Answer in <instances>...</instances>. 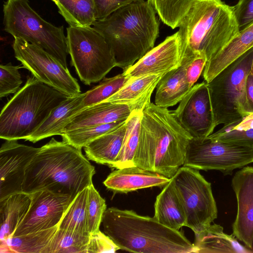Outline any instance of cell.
Returning a JSON list of instances; mask_svg holds the SVG:
<instances>
[{"mask_svg":"<svg viewBox=\"0 0 253 253\" xmlns=\"http://www.w3.org/2000/svg\"><path fill=\"white\" fill-rule=\"evenodd\" d=\"M95 173L81 149L52 138L27 167L22 190L28 194L48 190L75 198L92 184Z\"/></svg>","mask_w":253,"mask_h":253,"instance_id":"6da1fadb","label":"cell"},{"mask_svg":"<svg viewBox=\"0 0 253 253\" xmlns=\"http://www.w3.org/2000/svg\"><path fill=\"white\" fill-rule=\"evenodd\" d=\"M192 138L171 111L149 101L142 111L135 166L171 178L183 166Z\"/></svg>","mask_w":253,"mask_h":253,"instance_id":"7a4b0ae2","label":"cell"},{"mask_svg":"<svg viewBox=\"0 0 253 253\" xmlns=\"http://www.w3.org/2000/svg\"><path fill=\"white\" fill-rule=\"evenodd\" d=\"M156 14L147 0H139L92 24L111 48L117 67L123 72L154 47L160 27Z\"/></svg>","mask_w":253,"mask_h":253,"instance_id":"3957f363","label":"cell"},{"mask_svg":"<svg viewBox=\"0 0 253 253\" xmlns=\"http://www.w3.org/2000/svg\"><path fill=\"white\" fill-rule=\"evenodd\" d=\"M101 223L104 233L120 250L138 253H196L194 244L180 231L132 210L106 209Z\"/></svg>","mask_w":253,"mask_h":253,"instance_id":"277c9868","label":"cell"},{"mask_svg":"<svg viewBox=\"0 0 253 253\" xmlns=\"http://www.w3.org/2000/svg\"><path fill=\"white\" fill-rule=\"evenodd\" d=\"M178 28L182 44L204 53L207 61L240 32L233 6L221 0H195Z\"/></svg>","mask_w":253,"mask_h":253,"instance_id":"5b68a950","label":"cell"},{"mask_svg":"<svg viewBox=\"0 0 253 253\" xmlns=\"http://www.w3.org/2000/svg\"><path fill=\"white\" fill-rule=\"evenodd\" d=\"M68 97L34 76H28L24 86L1 110L0 138L25 140Z\"/></svg>","mask_w":253,"mask_h":253,"instance_id":"8992f818","label":"cell"},{"mask_svg":"<svg viewBox=\"0 0 253 253\" xmlns=\"http://www.w3.org/2000/svg\"><path fill=\"white\" fill-rule=\"evenodd\" d=\"M3 11L6 32L44 49L68 68L69 52L63 26L56 27L45 21L28 0H7Z\"/></svg>","mask_w":253,"mask_h":253,"instance_id":"52a82bcc","label":"cell"},{"mask_svg":"<svg viewBox=\"0 0 253 253\" xmlns=\"http://www.w3.org/2000/svg\"><path fill=\"white\" fill-rule=\"evenodd\" d=\"M253 59V47L208 83L216 126L228 125L249 115L246 83Z\"/></svg>","mask_w":253,"mask_h":253,"instance_id":"ba28073f","label":"cell"},{"mask_svg":"<svg viewBox=\"0 0 253 253\" xmlns=\"http://www.w3.org/2000/svg\"><path fill=\"white\" fill-rule=\"evenodd\" d=\"M67 43L72 65L85 85L97 83L117 64L103 36L92 27L67 28Z\"/></svg>","mask_w":253,"mask_h":253,"instance_id":"9c48e42d","label":"cell"},{"mask_svg":"<svg viewBox=\"0 0 253 253\" xmlns=\"http://www.w3.org/2000/svg\"><path fill=\"white\" fill-rule=\"evenodd\" d=\"M183 206L185 226L198 234L205 230L217 217V209L211 183L198 169L180 167L171 177Z\"/></svg>","mask_w":253,"mask_h":253,"instance_id":"30bf717a","label":"cell"},{"mask_svg":"<svg viewBox=\"0 0 253 253\" xmlns=\"http://www.w3.org/2000/svg\"><path fill=\"white\" fill-rule=\"evenodd\" d=\"M252 163L253 148L208 136L190 140L183 166L198 170H219L226 175Z\"/></svg>","mask_w":253,"mask_h":253,"instance_id":"8fae6325","label":"cell"},{"mask_svg":"<svg viewBox=\"0 0 253 253\" xmlns=\"http://www.w3.org/2000/svg\"><path fill=\"white\" fill-rule=\"evenodd\" d=\"M15 58L40 82L69 97L81 93L76 79L56 58L44 49L27 41L14 38L12 44Z\"/></svg>","mask_w":253,"mask_h":253,"instance_id":"7c38bea8","label":"cell"},{"mask_svg":"<svg viewBox=\"0 0 253 253\" xmlns=\"http://www.w3.org/2000/svg\"><path fill=\"white\" fill-rule=\"evenodd\" d=\"M171 112L193 138L209 136L216 126L206 81L194 84Z\"/></svg>","mask_w":253,"mask_h":253,"instance_id":"4fadbf2b","label":"cell"},{"mask_svg":"<svg viewBox=\"0 0 253 253\" xmlns=\"http://www.w3.org/2000/svg\"><path fill=\"white\" fill-rule=\"evenodd\" d=\"M29 209L12 236L35 232L58 227L74 198L40 190L30 194Z\"/></svg>","mask_w":253,"mask_h":253,"instance_id":"5bb4252c","label":"cell"},{"mask_svg":"<svg viewBox=\"0 0 253 253\" xmlns=\"http://www.w3.org/2000/svg\"><path fill=\"white\" fill-rule=\"evenodd\" d=\"M40 148L8 140L0 149V199L23 192L25 170Z\"/></svg>","mask_w":253,"mask_h":253,"instance_id":"9a60e30c","label":"cell"},{"mask_svg":"<svg viewBox=\"0 0 253 253\" xmlns=\"http://www.w3.org/2000/svg\"><path fill=\"white\" fill-rule=\"evenodd\" d=\"M186 47L180 41L178 32L168 36L130 67L123 73L129 78L165 74L182 64Z\"/></svg>","mask_w":253,"mask_h":253,"instance_id":"2e32d148","label":"cell"},{"mask_svg":"<svg viewBox=\"0 0 253 253\" xmlns=\"http://www.w3.org/2000/svg\"><path fill=\"white\" fill-rule=\"evenodd\" d=\"M232 187L237 200V213L232 225L233 234L247 247L253 248V167H244L236 172Z\"/></svg>","mask_w":253,"mask_h":253,"instance_id":"e0dca14e","label":"cell"},{"mask_svg":"<svg viewBox=\"0 0 253 253\" xmlns=\"http://www.w3.org/2000/svg\"><path fill=\"white\" fill-rule=\"evenodd\" d=\"M150 98L129 104L102 102L85 108L69 119L63 134L96 125L126 120L134 112L142 111Z\"/></svg>","mask_w":253,"mask_h":253,"instance_id":"ac0fdd59","label":"cell"},{"mask_svg":"<svg viewBox=\"0 0 253 253\" xmlns=\"http://www.w3.org/2000/svg\"><path fill=\"white\" fill-rule=\"evenodd\" d=\"M170 179L158 173L134 166L113 171L103 184L114 193H126L142 188L164 187Z\"/></svg>","mask_w":253,"mask_h":253,"instance_id":"d6986e66","label":"cell"},{"mask_svg":"<svg viewBox=\"0 0 253 253\" xmlns=\"http://www.w3.org/2000/svg\"><path fill=\"white\" fill-rule=\"evenodd\" d=\"M192 51L186 48L182 64L179 67L165 74L156 86L155 104L168 108L175 105L191 88L186 77V69Z\"/></svg>","mask_w":253,"mask_h":253,"instance_id":"ffe728a7","label":"cell"},{"mask_svg":"<svg viewBox=\"0 0 253 253\" xmlns=\"http://www.w3.org/2000/svg\"><path fill=\"white\" fill-rule=\"evenodd\" d=\"M253 47V23L244 30L222 50L207 62L203 70L209 83L226 67Z\"/></svg>","mask_w":253,"mask_h":253,"instance_id":"44dd1931","label":"cell"},{"mask_svg":"<svg viewBox=\"0 0 253 253\" xmlns=\"http://www.w3.org/2000/svg\"><path fill=\"white\" fill-rule=\"evenodd\" d=\"M85 93L68 97L55 107L37 129L25 139L36 143L54 135L63 134L68 120L79 111V106Z\"/></svg>","mask_w":253,"mask_h":253,"instance_id":"7402d4cb","label":"cell"},{"mask_svg":"<svg viewBox=\"0 0 253 253\" xmlns=\"http://www.w3.org/2000/svg\"><path fill=\"white\" fill-rule=\"evenodd\" d=\"M154 217L161 224L173 230H179L185 226L184 210L171 178L157 196Z\"/></svg>","mask_w":253,"mask_h":253,"instance_id":"603a6c76","label":"cell"},{"mask_svg":"<svg viewBox=\"0 0 253 253\" xmlns=\"http://www.w3.org/2000/svg\"><path fill=\"white\" fill-rule=\"evenodd\" d=\"M31 202L30 194L24 192L0 199V244L13 235L27 214Z\"/></svg>","mask_w":253,"mask_h":253,"instance_id":"cb8c5ba5","label":"cell"},{"mask_svg":"<svg viewBox=\"0 0 253 253\" xmlns=\"http://www.w3.org/2000/svg\"><path fill=\"white\" fill-rule=\"evenodd\" d=\"M195 235L194 245L196 253H253L241 245L232 234L223 232L219 224H210L205 230Z\"/></svg>","mask_w":253,"mask_h":253,"instance_id":"d4e9b609","label":"cell"},{"mask_svg":"<svg viewBox=\"0 0 253 253\" xmlns=\"http://www.w3.org/2000/svg\"><path fill=\"white\" fill-rule=\"evenodd\" d=\"M126 129V121L115 130L90 142L84 147L86 158L111 167L120 152Z\"/></svg>","mask_w":253,"mask_h":253,"instance_id":"484cf974","label":"cell"},{"mask_svg":"<svg viewBox=\"0 0 253 253\" xmlns=\"http://www.w3.org/2000/svg\"><path fill=\"white\" fill-rule=\"evenodd\" d=\"M58 227L35 232L12 236L0 244V253H46Z\"/></svg>","mask_w":253,"mask_h":253,"instance_id":"4316f807","label":"cell"},{"mask_svg":"<svg viewBox=\"0 0 253 253\" xmlns=\"http://www.w3.org/2000/svg\"><path fill=\"white\" fill-rule=\"evenodd\" d=\"M164 75L152 74L130 78L118 91L103 102L129 104L151 97Z\"/></svg>","mask_w":253,"mask_h":253,"instance_id":"83f0119b","label":"cell"},{"mask_svg":"<svg viewBox=\"0 0 253 253\" xmlns=\"http://www.w3.org/2000/svg\"><path fill=\"white\" fill-rule=\"evenodd\" d=\"M88 187L76 196L64 213L58 228L90 236L87 227Z\"/></svg>","mask_w":253,"mask_h":253,"instance_id":"f1b7e54d","label":"cell"},{"mask_svg":"<svg viewBox=\"0 0 253 253\" xmlns=\"http://www.w3.org/2000/svg\"><path fill=\"white\" fill-rule=\"evenodd\" d=\"M71 26L91 27L96 20L93 0H51Z\"/></svg>","mask_w":253,"mask_h":253,"instance_id":"f546056e","label":"cell"},{"mask_svg":"<svg viewBox=\"0 0 253 253\" xmlns=\"http://www.w3.org/2000/svg\"><path fill=\"white\" fill-rule=\"evenodd\" d=\"M142 111H135L126 121V129L120 152L111 167L116 169L135 166Z\"/></svg>","mask_w":253,"mask_h":253,"instance_id":"4dcf8cb0","label":"cell"},{"mask_svg":"<svg viewBox=\"0 0 253 253\" xmlns=\"http://www.w3.org/2000/svg\"><path fill=\"white\" fill-rule=\"evenodd\" d=\"M210 137L253 148V113L232 123L224 125Z\"/></svg>","mask_w":253,"mask_h":253,"instance_id":"1f68e13d","label":"cell"},{"mask_svg":"<svg viewBox=\"0 0 253 253\" xmlns=\"http://www.w3.org/2000/svg\"><path fill=\"white\" fill-rule=\"evenodd\" d=\"M161 20L174 29L178 27L195 0H147Z\"/></svg>","mask_w":253,"mask_h":253,"instance_id":"d6a6232c","label":"cell"},{"mask_svg":"<svg viewBox=\"0 0 253 253\" xmlns=\"http://www.w3.org/2000/svg\"><path fill=\"white\" fill-rule=\"evenodd\" d=\"M130 79L123 73L111 78H104L98 85L85 92L78 112L85 108L104 101L118 91Z\"/></svg>","mask_w":253,"mask_h":253,"instance_id":"836d02e7","label":"cell"},{"mask_svg":"<svg viewBox=\"0 0 253 253\" xmlns=\"http://www.w3.org/2000/svg\"><path fill=\"white\" fill-rule=\"evenodd\" d=\"M90 238L58 228L46 253H87Z\"/></svg>","mask_w":253,"mask_h":253,"instance_id":"e575fe53","label":"cell"},{"mask_svg":"<svg viewBox=\"0 0 253 253\" xmlns=\"http://www.w3.org/2000/svg\"><path fill=\"white\" fill-rule=\"evenodd\" d=\"M126 120L96 125L75 129L64 133L61 136L63 140L82 149L97 138L118 128L124 124Z\"/></svg>","mask_w":253,"mask_h":253,"instance_id":"d590c367","label":"cell"},{"mask_svg":"<svg viewBox=\"0 0 253 253\" xmlns=\"http://www.w3.org/2000/svg\"><path fill=\"white\" fill-rule=\"evenodd\" d=\"M88 189L87 227L89 233L92 235L100 231L99 227L107 208L105 199L100 196L93 184Z\"/></svg>","mask_w":253,"mask_h":253,"instance_id":"8d00e7d4","label":"cell"},{"mask_svg":"<svg viewBox=\"0 0 253 253\" xmlns=\"http://www.w3.org/2000/svg\"><path fill=\"white\" fill-rule=\"evenodd\" d=\"M22 66L11 63L0 66V97L17 92L22 83L19 69Z\"/></svg>","mask_w":253,"mask_h":253,"instance_id":"74e56055","label":"cell"},{"mask_svg":"<svg viewBox=\"0 0 253 253\" xmlns=\"http://www.w3.org/2000/svg\"><path fill=\"white\" fill-rule=\"evenodd\" d=\"M207 62V58L204 53L192 51L186 69V79L190 88L202 74Z\"/></svg>","mask_w":253,"mask_h":253,"instance_id":"f35d334b","label":"cell"},{"mask_svg":"<svg viewBox=\"0 0 253 253\" xmlns=\"http://www.w3.org/2000/svg\"><path fill=\"white\" fill-rule=\"evenodd\" d=\"M120 250L107 235L100 231L91 235L87 253H115Z\"/></svg>","mask_w":253,"mask_h":253,"instance_id":"ab89813d","label":"cell"},{"mask_svg":"<svg viewBox=\"0 0 253 253\" xmlns=\"http://www.w3.org/2000/svg\"><path fill=\"white\" fill-rule=\"evenodd\" d=\"M139 0H93L96 20L103 19L119 8Z\"/></svg>","mask_w":253,"mask_h":253,"instance_id":"60d3db41","label":"cell"},{"mask_svg":"<svg viewBox=\"0 0 253 253\" xmlns=\"http://www.w3.org/2000/svg\"><path fill=\"white\" fill-rule=\"evenodd\" d=\"M233 8L240 31L253 23V0H239Z\"/></svg>","mask_w":253,"mask_h":253,"instance_id":"b9f144b4","label":"cell"},{"mask_svg":"<svg viewBox=\"0 0 253 253\" xmlns=\"http://www.w3.org/2000/svg\"><path fill=\"white\" fill-rule=\"evenodd\" d=\"M246 94L247 103L250 113H253V77L250 73L248 75L246 83Z\"/></svg>","mask_w":253,"mask_h":253,"instance_id":"7bdbcfd3","label":"cell"},{"mask_svg":"<svg viewBox=\"0 0 253 253\" xmlns=\"http://www.w3.org/2000/svg\"><path fill=\"white\" fill-rule=\"evenodd\" d=\"M250 73L252 75V76L253 77V62H252L251 68V70H250Z\"/></svg>","mask_w":253,"mask_h":253,"instance_id":"ee69618b","label":"cell"}]
</instances>
